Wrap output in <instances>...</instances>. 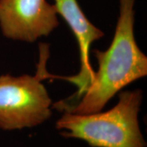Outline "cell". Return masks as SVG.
<instances>
[{"label":"cell","mask_w":147,"mask_h":147,"mask_svg":"<svg viewBox=\"0 0 147 147\" xmlns=\"http://www.w3.org/2000/svg\"><path fill=\"white\" fill-rule=\"evenodd\" d=\"M134 2L120 0V16L110 46L105 51H93L98 69L78 104L61 109L77 115L99 113L123 88L146 76L147 57L134 37Z\"/></svg>","instance_id":"obj_1"},{"label":"cell","mask_w":147,"mask_h":147,"mask_svg":"<svg viewBox=\"0 0 147 147\" xmlns=\"http://www.w3.org/2000/svg\"><path fill=\"white\" fill-rule=\"evenodd\" d=\"M119 97L116 106L104 113L65 112L57 121L56 127L63 130V136L82 140L93 147H146L138 122L142 91H126Z\"/></svg>","instance_id":"obj_2"},{"label":"cell","mask_w":147,"mask_h":147,"mask_svg":"<svg viewBox=\"0 0 147 147\" xmlns=\"http://www.w3.org/2000/svg\"><path fill=\"white\" fill-rule=\"evenodd\" d=\"M40 59L34 76H0V128L5 131L30 128L52 115V100L42 80L51 78L47 70L49 45L40 43Z\"/></svg>","instance_id":"obj_3"},{"label":"cell","mask_w":147,"mask_h":147,"mask_svg":"<svg viewBox=\"0 0 147 147\" xmlns=\"http://www.w3.org/2000/svg\"><path fill=\"white\" fill-rule=\"evenodd\" d=\"M57 13L46 0H0V27L7 38L33 42L58 26Z\"/></svg>","instance_id":"obj_4"},{"label":"cell","mask_w":147,"mask_h":147,"mask_svg":"<svg viewBox=\"0 0 147 147\" xmlns=\"http://www.w3.org/2000/svg\"><path fill=\"white\" fill-rule=\"evenodd\" d=\"M57 12L71 29L77 40L80 51V69L73 76L61 77L78 87V91L70 97L80 98L94 76L90 62L89 52L92 43L104 36V32L92 24L80 8L77 0H55Z\"/></svg>","instance_id":"obj_5"}]
</instances>
